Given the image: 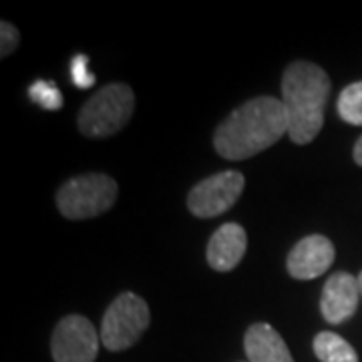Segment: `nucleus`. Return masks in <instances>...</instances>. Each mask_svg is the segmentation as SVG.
<instances>
[{
    "instance_id": "obj_1",
    "label": "nucleus",
    "mask_w": 362,
    "mask_h": 362,
    "mask_svg": "<svg viewBox=\"0 0 362 362\" xmlns=\"http://www.w3.org/2000/svg\"><path fill=\"white\" fill-rule=\"evenodd\" d=\"M288 135L282 101L256 97L238 107L214 133V147L223 159L244 161Z\"/></svg>"
},
{
    "instance_id": "obj_2",
    "label": "nucleus",
    "mask_w": 362,
    "mask_h": 362,
    "mask_svg": "<svg viewBox=\"0 0 362 362\" xmlns=\"http://www.w3.org/2000/svg\"><path fill=\"white\" fill-rule=\"evenodd\" d=\"M330 97V78L314 63L296 61L282 77V105L288 119V137L296 145L312 143L324 125Z\"/></svg>"
},
{
    "instance_id": "obj_3",
    "label": "nucleus",
    "mask_w": 362,
    "mask_h": 362,
    "mask_svg": "<svg viewBox=\"0 0 362 362\" xmlns=\"http://www.w3.org/2000/svg\"><path fill=\"white\" fill-rule=\"evenodd\" d=\"M135 111V95L129 85L111 83L99 89L78 113V129L83 135L101 139L111 137L129 123Z\"/></svg>"
},
{
    "instance_id": "obj_4",
    "label": "nucleus",
    "mask_w": 362,
    "mask_h": 362,
    "mask_svg": "<svg viewBox=\"0 0 362 362\" xmlns=\"http://www.w3.org/2000/svg\"><path fill=\"white\" fill-rule=\"evenodd\" d=\"M117 181L105 173H85L69 180L57 194V207L66 220H90L115 206Z\"/></svg>"
},
{
    "instance_id": "obj_5",
    "label": "nucleus",
    "mask_w": 362,
    "mask_h": 362,
    "mask_svg": "<svg viewBox=\"0 0 362 362\" xmlns=\"http://www.w3.org/2000/svg\"><path fill=\"white\" fill-rule=\"evenodd\" d=\"M151 314L147 302L137 294L123 292L111 302L101 322V342L111 352L131 349L149 328Z\"/></svg>"
},
{
    "instance_id": "obj_6",
    "label": "nucleus",
    "mask_w": 362,
    "mask_h": 362,
    "mask_svg": "<svg viewBox=\"0 0 362 362\" xmlns=\"http://www.w3.org/2000/svg\"><path fill=\"white\" fill-rule=\"evenodd\" d=\"M246 177L240 171H221L199 181L187 195V209L195 218H216L240 199Z\"/></svg>"
},
{
    "instance_id": "obj_7",
    "label": "nucleus",
    "mask_w": 362,
    "mask_h": 362,
    "mask_svg": "<svg viewBox=\"0 0 362 362\" xmlns=\"http://www.w3.org/2000/svg\"><path fill=\"white\" fill-rule=\"evenodd\" d=\"M99 340L95 326L85 316L69 314L57 324L51 338V352L54 362H95L99 352Z\"/></svg>"
},
{
    "instance_id": "obj_8",
    "label": "nucleus",
    "mask_w": 362,
    "mask_h": 362,
    "mask_svg": "<svg viewBox=\"0 0 362 362\" xmlns=\"http://www.w3.org/2000/svg\"><path fill=\"white\" fill-rule=\"evenodd\" d=\"M332 262H334L332 242L326 235L312 233L304 240H300L296 246L290 250L286 268L294 280H314L330 270Z\"/></svg>"
},
{
    "instance_id": "obj_9",
    "label": "nucleus",
    "mask_w": 362,
    "mask_h": 362,
    "mask_svg": "<svg viewBox=\"0 0 362 362\" xmlns=\"http://www.w3.org/2000/svg\"><path fill=\"white\" fill-rule=\"evenodd\" d=\"M361 286L358 278L349 272L332 274L324 284L320 296V312L324 320L330 324H342L354 316L361 300Z\"/></svg>"
},
{
    "instance_id": "obj_10",
    "label": "nucleus",
    "mask_w": 362,
    "mask_h": 362,
    "mask_svg": "<svg viewBox=\"0 0 362 362\" xmlns=\"http://www.w3.org/2000/svg\"><path fill=\"white\" fill-rule=\"evenodd\" d=\"M247 235L240 223L228 221L209 238L207 244V264L216 272L233 270L246 254Z\"/></svg>"
},
{
    "instance_id": "obj_11",
    "label": "nucleus",
    "mask_w": 362,
    "mask_h": 362,
    "mask_svg": "<svg viewBox=\"0 0 362 362\" xmlns=\"http://www.w3.org/2000/svg\"><path fill=\"white\" fill-rule=\"evenodd\" d=\"M244 350L250 362H294L284 338L270 324H252L244 337Z\"/></svg>"
},
{
    "instance_id": "obj_12",
    "label": "nucleus",
    "mask_w": 362,
    "mask_h": 362,
    "mask_svg": "<svg viewBox=\"0 0 362 362\" xmlns=\"http://www.w3.org/2000/svg\"><path fill=\"white\" fill-rule=\"evenodd\" d=\"M314 354L320 362H358L356 350L350 346L349 342L337 332H320L316 334L314 342Z\"/></svg>"
},
{
    "instance_id": "obj_13",
    "label": "nucleus",
    "mask_w": 362,
    "mask_h": 362,
    "mask_svg": "<svg viewBox=\"0 0 362 362\" xmlns=\"http://www.w3.org/2000/svg\"><path fill=\"white\" fill-rule=\"evenodd\" d=\"M338 115L350 125H362V81L352 83L340 93Z\"/></svg>"
},
{
    "instance_id": "obj_14",
    "label": "nucleus",
    "mask_w": 362,
    "mask_h": 362,
    "mask_svg": "<svg viewBox=\"0 0 362 362\" xmlns=\"http://www.w3.org/2000/svg\"><path fill=\"white\" fill-rule=\"evenodd\" d=\"M28 97L37 105H40L42 109H49V111H59L63 107V95L51 81L33 83L30 89H28Z\"/></svg>"
},
{
    "instance_id": "obj_15",
    "label": "nucleus",
    "mask_w": 362,
    "mask_h": 362,
    "mask_svg": "<svg viewBox=\"0 0 362 362\" xmlns=\"http://www.w3.org/2000/svg\"><path fill=\"white\" fill-rule=\"evenodd\" d=\"M71 77L78 89H89L95 85V75L89 71V59L85 54H77L71 63Z\"/></svg>"
},
{
    "instance_id": "obj_16",
    "label": "nucleus",
    "mask_w": 362,
    "mask_h": 362,
    "mask_svg": "<svg viewBox=\"0 0 362 362\" xmlns=\"http://www.w3.org/2000/svg\"><path fill=\"white\" fill-rule=\"evenodd\" d=\"M18 47V30L11 23H0V54L8 57Z\"/></svg>"
},
{
    "instance_id": "obj_17",
    "label": "nucleus",
    "mask_w": 362,
    "mask_h": 362,
    "mask_svg": "<svg viewBox=\"0 0 362 362\" xmlns=\"http://www.w3.org/2000/svg\"><path fill=\"white\" fill-rule=\"evenodd\" d=\"M354 161H356V165H361L362 168V137L356 141V145H354Z\"/></svg>"
},
{
    "instance_id": "obj_18",
    "label": "nucleus",
    "mask_w": 362,
    "mask_h": 362,
    "mask_svg": "<svg viewBox=\"0 0 362 362\" xmlns=\"http://www.w3.org/2000/svg\"><path fill=\"white\" fill-rule=\"evenodd\" d=\"M358 286H361V296H362V272L358 274Z\"/></svg>"
}]
</instances>
